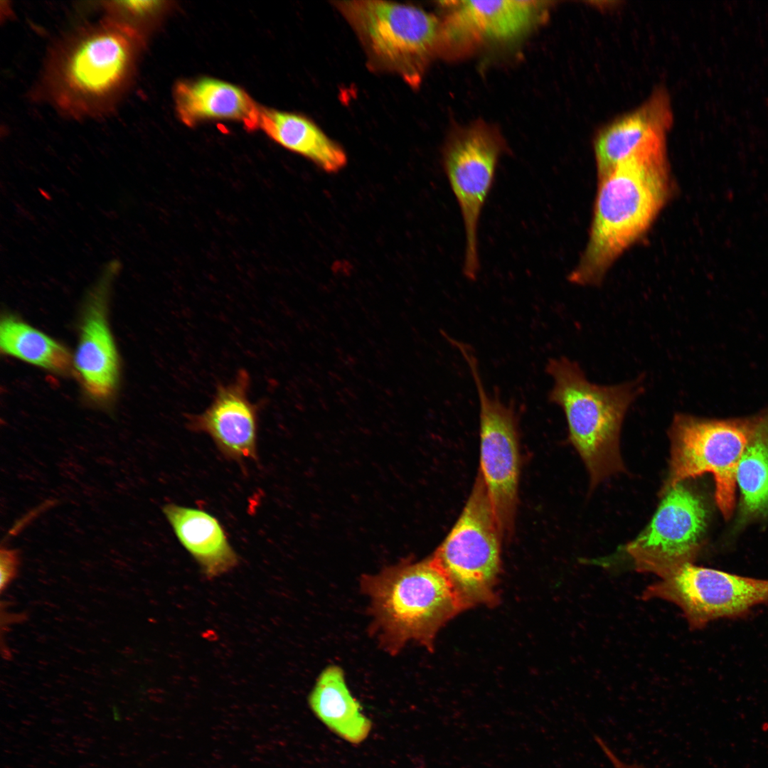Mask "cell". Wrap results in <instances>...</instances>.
<instances>
[{"instance_id":"obj_1","label":"cell","mask_w":768,"mask_h":768,"mask_svg":"<svg viewBox=\"0 0 768 768\" xmlns=\"http://www.w3.org/2000/svg\"><path fill=\"white\" fill-rule=\"evenodd\" d=\"M144 42L101 18L64 34L48 52L35 97L70 119H96L131 91Z\"/></svg>"},{"instance_id":"obj_2","label":"cell","mask_w":768,"mask_h":768,"mask_svg":"<svg viewBox=\"0 0 768 768\" xmlns=\"http://www.w3.org/2000/svg\"><path fill=\"white\" fill-rule=\"evenodd\" d=\"M666 135L639 145L599 179L590 235L569 281L599 284L616 260L651 227L671 191Z\"/></svg>"},{"instance_id":"obj_3","label":"cell","mask_w":768,"mask_h":768,"mask_svg":"<svg viewBox=\"0 0 768 768\" xmlns=\"http://www.w3.org/2000/svg\"><path fill=\"white\" fill-rule=\"evenodd\" d=\"M545 370L553 380L548 398L565 415L569 439L587 466L591 488L624 471L620 431L629 407L643 392L642 376L617 385H597L565 357L550 359Z\"/></svg>"},{"instance_id":"obj_4","label":"cell","mask_w":768,"mask_h":768,"mask_svg":"<svg viewBox=\"0 0 768 768\" xmlns=\"http://www.w3.org/2000/svg\"><path fill=\"white\" fill-rule=\"evenodd\" d=\"M362 587L370 597L380 641L393 654L410 641L432 649L438 631L462 611L432 558L404 560L376 575H365Z\"/></svg>"},{"instance_id":"obj_5","label":"cell","mask_w":768,"mask_h":768,"mask_svg":"<svg viewBox=\"0 0 768 768\" xmlns=\"http://www.w3.org/2000/svg\"><path fill=\"white\" fill-rule=\"evenodd\" d=\"M375 70L395 74L417 88L439 51L441 22L411 4L380 0L336 1Z\"/></svg>"},{"instance_id":"obj_6","label":"cell","mask_w":768,"mask_h":768,"mask_svg":"<svg viewBox=\"0 0 768 768\" xmlns=\"http://www.w3.org/2000/svg\"><path fill=\"white\" fill-rule=\"evenodd\" d=\"M502 532L480 473L466 505L431 557L462 610L496 603Z\"/></svg>"},{"instance_id":"obj_7","label":"cell","mask_w":768,"mask_h":768,"mask_svg":"<svg viewBox=\"0 0 768 768\" xmlns=\"http://www.w3.org/2000/svg\"><path fill=\"white\" fill-rule=\"evenodd\" d=\"M758 417L713 420L676 413L668 430L669 471L660 494L686 479L710 473L718 506L729 518L735 506L737 466Z\"/></svg>"},{"instance_id":"obj_8","label":"cell","mask_w":768,"mask_h":768,"mask_svg":"<svg viewBox=\"0 0 768 768\" xmlns=\"http://www.w3.org/2000/svg\"><path fill=\"white\" fill-rule=\"evenodd\" d=\"M455 348L466 362L479 401L480 473L503 535H511L518 501L520 456L517 418L511 405L489 393L471 348Z\"/></svg>"},{"instance_id":"obj_9","label":"cell","mask_w":768,"mask_h":768,"mask_svg":"<svg viewBox=\"0 0 768 768\" xmlns=\"http://www.w3.org/2000/svg\"><path fill=\"white\" fill-rule=\"evenodd\" d=\"M641 598L676 604L690 629L697 630L720 619L744 618L754 607L768 604V580L688 563L648 586Z\"/></svg>"},{"instance_id":"obj_10","label":"cell","mask_w":768,"mask_h":768,"mask_svg":"<svg viewBox=\"0 0 768 768\" xmlns=\"http://www.w3.org/2000/svg\"><path fill=\"white\" fill-rule=\"evenodd\" d=\"M505 149L501 137L484 124L471 126L447 143L442 165L459 206L465 234L463 273L474 280L480 270L479 226Z\"/></svg>"},{"instance_id":"obj_11","label":"cell","mask_w":768,"mask_h":768,"mask_svg":"<svg viewBox=\"0 0 768 768\" xmlns=\"http://www.w3.org/2000/svg\"><path fill=\"white\" fill-rule=\"evenodd\" d=\"M648 526L625 547L638 572L667 577L697 556L706 524L700 498L681 483L664 494Z\"/></svg>"},{"instance_id":"obj_12","label":"cell","mask_w":768,"mask_h":768,"mask_svg":"<svg viewBox=\"0 0 768 768\" xmlns=\"http://www.w3.org/2000/svg\"><path fill=\"white\" fill-rule=\"evenodd\" d=\"M250 383L249 373L240 369L230 380L216 386L203 412L186 416L188 430L209 436L220 453L233 461L257 457L261 404L250 398Z\"/></svg>"},{"instance_id":"obj_13","label":"cell","mask_w":768,"mask_h":768,"mask_svg":"<svg viewBox=\"0 0 768 768\" xmlns=\"http://www.w3.org/2000/svg\"><path fill=\"white\" fill-rule=\"evenodd\" d=\"M121 263L107 262L89 296V306L81 329L75 365L86 392L97 400L109 399L117 387L119 363L105 316V302L112 281Z\"/></svg>"},{"instance_id":"obj_14","label":"cell","mask_w":768,"mask_h":768,"mask_svg":"<svg viewBox=\"0 0 768 768\" xmlns=\"http://www.w3.org/2000/svg\"><path fill=\"white\" fill-rule=\"evenodd\" d=\"M543 6L535 1H462L441 22L440 50L480 39L507 41L526 33Z\"/></svg>"},{"instance_id":"obj_15","label":"cell","mask_w":768,"mask_h":768,"mask_svg":"<svg viewBox=\"0 0 768 768\" xmlns=\"http://www.w3.org/2000/svg\"><path fill=\"white\" fill-rule=\"evenodd\" d=\"M672 123L670 95L658 87L636 108L603 126L593 141L598 180L649 139L666 135Z\"/></svg>"},{"instance_id":"obj_16","label":"cell","mask_w":768,"mask_h":768,"mask_svg":"<svg viewBox=\"0 0 768 768\" xmlns=\"http://www.w3.org/2000/svg\"><path fill=\"white\" fill-rule=\"evenodd\" d=\"M162 512L178 540L198 565L206 579L231 572L239 558L219 521L200 508L167 503Z\"/></svg>"},{"instance_id":"obj_17","label":"cell","mask_w":768,"mask_h":768,"mask_svg":"<svg viewBox=\"0 0 768 768\" xmlns=\"http://www.w3.org/2000/svg\"><path fill=\"white\" fill-rule=\"evenodd\" d=\"M178 114L188 125L205 119H230L259 128L261 108L240 88L211 78L179 82L174 91Z\"/></svg>"},{"instance_id":"obj_18","label":"cell","mask_w":768,"mask_h":768,"mask_svg":"<svg viewBox=\"0 0 768 768\" xmlns=\"http://www.w3.org/2000/svg\"><path fill=\"white\" fill-rule=\"evenodd\" d=\"M259 127L276 142L336 173L346 164L343 149L311 119L294 113L262 109Z\"/></svg>"},{"instance_id":"obj_19","label":"cell","mask_w":768,"mask_h":768,"mask_svg":"<svg viewBox=\"0 0 768 768\" xmlns=\"http://www.w3.org/2000/svg\"><path fill=\"white\" fill-rule=\"evenodd\" d=\"M308 702L320 721L341 739L357 745L368 737L371 722L351 693L338 666H331L322 671Z\"/></svg>"},{"instance_id":"obj_20","label":"cell","mask_w":768,"mask_h":768,"mask_svg":"<svg viewBox=\"0 0 768 768\" xmlns=\"http://www.w3.org/2000/svg\"><path fill=\"white\" fill-rule=\"evenodd\" d=\"M0 347L8 355L57 373L71 368V356L64 346L13 316L1 321Z\"/></svg>"},{"instance_id":"obj_21","label":"cell","mask_w":768,"mask_h":768,"mask_svg":"<svg viewBox=\"0 0 768 768\" xmlns=\"http://www.w3.org/2000/svg\"><path fill=\"white\" fill-rule=\"evenodd\" d=\"M758 415L757 427L736 472L744 511L749 514L768 510V409Z\"/></svg>"},{"instance_id":"obj_22","label":"cell","mask_w":768,"mask_h":768,"mask_svg":"<svg viewBox=\"0 0 768 768\" xmlns=\"http://www.w3.org/2000/svg\"><path fill=\"white\" fill-rule=\"evenodd\" d=\"M102 18L144 43L147 31L160 14L164 2L153 0L101 1Z\"/></svg>"},{"instance_id":"obj_23","label":"cell","mask_w":768,"mask_h":768,"mask_svg":"<svg viewBox=\"0 0 768 768\" xmlns=\"http://www.w3.org/2000/svg\"><path fill=\"white\" fill-rule=\"evenodd\" d=\"M19 565L16 550L1 547L0 553V590L3 592L16 577Z\"/></svg>"},{"instance_id":"obj_24","label":"cell","mask_w":768,"mask_h":768,"mask_svg":"<svg viewBox=\"0 0 768 768\" xmlns=\"http://www.w3.org/2000/svg\"><path fill=\"white\" fill-rule=\"evenodd\" d=\"M597 745L608 760L612 768H654L641 764L629 762L621 758L602 738L596 740Z\"/></svg>"}]
</instances>
